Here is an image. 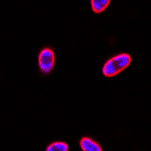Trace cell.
Returning a JSON list of instances; mask_svg holds the SVG:
<instances>
[{
    "mask_svg": "<svg viewBox=\"0 0 151 151\" xmlns=\"http://www.w3.org/2000/svg\"><path fill=\"white\" fill-rule=\"evenodd\" d=\"M68 150V145L66 143L60 141L52 143L46 148L47 151H67Z\"/></svg>",
    "mask_w": 151,
    "mask_h": 151,
    "instance_id": "5b68a950",
    "label": "cell"
},
{
    "mask_svg": "<svg viewBox=\"0 0 151 151\" xmlns=\"http://www.w3.org/2000/svg\"><path fill=\"white\" fill-rule=\"evenodd\" d=\"M80 147L84 151H101L102 148L97 142L89 137H83L80 141Z\"/></svg>",
    "mask_w": 151,
    "mask_h": 151,
    "instance_id": "3957f363",
    "label": "cell"
},
{
    "mask_svg": "<svg viewBox=\"0 0 151 151\" xmlns=\"http://www.w3.org/2000/svg\"><path fill=\"white\" fill-rule=\"evenodd\" d=\"M132 63L129 54H119L109 59L104 65L102 73L106 77H113L127 68Z\"/></svg>",
    "mask_w": 151,
    "mask_h": 151,
    "instance_id": "6da1fadb",
    "label": "cell"
},
{
    "mask_svg": "<svg viewBox=\"0 0 151 151\" xmlns=\"http://www.w3.org/2000/svg\"><path fill=\"white\" fill-rule=\"evenodd\" d=\"M110 3V0H91V9L95 14L104 12Z\"/></svg>",
    "mask_w": 151,
    "mask_h": 151,
    "instance_id": "277c9868",
    "label": "cell"
},
{
    "mask_svg": "<svg viewBox=\"0 0 151 151\" xmlns=\"http://www.w3.org/2000/svg\"><path fill=\"white\" fill-rule=\"evenodd\" d=\"M55 62V53L51 48H45L41 51L39 55V67L41 71L48 74L53 70Z\"/></svg>",
    "mask_w": 151,
    "mask_h": 151,
    "instance_id": "7a4b0ae2",
    "label": "cell"
}]
</instances>
